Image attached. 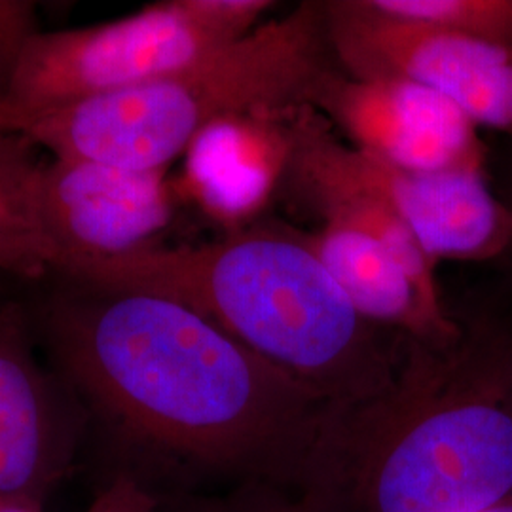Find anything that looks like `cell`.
Returning <instances> with one entry per match:
<instances>
[{
    "label": "cell",
    "mask_w": 512,
    "mask_h": 512,
    "mask_svg": "<svg viewBox=\"0 0 512 512\" xmlns=\"http://www.w3.org/2000/svg\"><path fill=\"white\" fill-rule=\"evenodd\" d=\"M387 16L512 46V0H370Z\"/></svg>",
    "instance_id": "5bb4252c"
},
{
    "label": "cell",
    "mask_w": 512,
    "mask_h": 512,
    "mask_svg": "<svg viewBox=\"0 0 512 512\" xmlns=\"http://www.w3.org/2000/svg\"><path fill=\"white\" fill-rule=\"evenodd\" d=\"M336 67L323 2H302L289 16L260 23L177 73L23 118L2 133H18L54 158L165 171L219 118L310 105L319 82Z\"/></svg>",
    "instance_id": "277c9868"
},
{
    "label": "cell",
    "mask_w": 512,
    "mask_h": 512,
    "mask_svg": "<svg viewBox=\"0 0 512 512\" xmlns=\"http://www.w3.org/2000/svg\"><path fill=\"white\" fill-rule=\"evenodd\" d=\"M40 35L33 2L0 0V71L6 80L33 38Z\"/></svg>",
    "instance_id": "9a60e30c"
},
{
    "label": "cell",
    "mask_w": 512,
    "mask_h": 512,
    "mask_svg": "<svg viewBox=\"0 0 512 512\" xmlns=\"http://www.w3.org/2000/svg\"><path fill=\"white\" fill-rule=\"evenodd\" d=\"M0 512H44V505L23 499H0Z\"/></svg>",
    "instance_id": "ac0fdd59"
},
{
    "label": "cell",
    "mask_w": 512,
    "mask_h": 512,
    "mask_svg": "<svg viewBox=\"0 0 512 512\" xmlns=\"http://www.w3.org/2000/svg\"><path fill=\"white\" fill-rule=\"evenodd\" d=\"M35 145L0 133V270L25 279L55 274L57 258L38 217L42 165Z\"/></svg>",
    "instance_id": "4fadbf2b"
},
{
    "label": "cell",
    "mask_w": 512,
    "mask_h": 512,
    "mask_svg": "<svg viewBox=\"0 0 512 512\" xmlns=\"http://www.w3.org/2000/svg\"><path fill=\"white\" fill-rule=\"evenodd\" d=\"M298 236L370 323L439 348L461 336L463 323L421 289L384 239L344 222H325L317 232Z\"/></svg>",
    "instance_id": "7c38bea8"
},
{
    "label": "cell",
    "mask_w": 512,
    "mask_h": 512,
    "mask_svg": "<svg viewBox=\"0 0 512 512\" xmlns=\"http://www.w3.org/2000/svg\"><path fill=\"white\" fill-rule=\"evenodd\" d=\"M311 109L366 154L418 173L482 169L476 126L452 101L403 80H361L332 69L311 95Z\"/></svg>",
    "instance_id": "30bf717a"
},
{
    "label": "cell",
    "mask_w": 512,
    "mask_h": 512,
    "mask_svg": "<svg viewBox=\"0 0 512 512\" xmlns=\"http://www.w3.org/2000/svg\"><path fill=\"white\" fill-rule=\"evenodd\" d=\"M283 114L219 118L202 129L183 154L177 192L228 234L249 228L247 222L281 186L289 152Z\"/></svg>",
    "instance_id": "8fae6325"
},
{
    "label": "cell",
    "mask_w": 512,
    "mask_h": 512,
    "mask_svg": "<svg viewBox=\"0 0 512 512\" xmlns=\"http://www.w3.org/2000/svg\"><path fill=\"white\" fill-rule=\"evenodd\" d=\"M272 8V0H167L126 18L40 33L8 78L0 133L177 73L253 33Z\"/></svg>",
    "instance_id": "5b68a950"
},
{
    "label": "cell",
    "mask_w": 512,
    "mask_h": 512,
    "mask_svg": "<svg viewBox=\"0 0 512 512\" xmlns=\"http://www.w3.org/2000/svg\"><path fill=\"white\" fill-rule=\"evenodd\" d=\"M281 120L289 145L281 186L289 192L332 190L368 198L404 222L433 262L512 253V213L484 169L418 173L385 164L342 143L310 105L285 112Z\"/></svg>",
    "instance_id": "8992f818"
},
{
    "label": "cell",
    "mask_w": 512,
    "mask_h": 512,
    "mask_svg": "<svg viewBox=\"0 0 512 512\" xmlns=\"http://www.w3.org/2000/svg\"><path fill=\"white\" fill-rule=\"evenodd\" d=\"M61 277L177 300L338 410L385 391L403 355L406 336L391 342L393 330L355 310L293 228L156 245Z\"/></svg>",
    "instance_id": "3957f363"
},
{
    "label": "cell",
    "mask_w": 512,
    "mask_h": 512,
    "mask_svg": "<svg viewBox=\"0 0 512 512\" xmlns=\"http://www.w3.org/2000/svg\"><path fill=\"white\" fill-rule=\"evenodd\" d=\"M59 279L37 340L126 459L302 486L336 406L177 300Z\"/></svg>",
    "instance_id": "6da1fadb"
},
{
    "label": "cell",
    "mask_w": 512,
    "mask_h": 512,
    "mask_svg": "<svg viewBox=\"0 0 512 512\" xmlns=\"http://www.w3.org/2000/svg\"><path fill=\"white\" fill-rule=\"evenodd\" d=\"M486 512H512V503H501V505H497L494 509Z\"/></svg>",
    "instance_id": "ffe728a7"
},
{
    "label": "cell",
    "mask_w": 512,
    "mask_h": 512,
    "mask_svg": "<svg viewBox=\"0 0 512 512\" xmlns=\"http://www.w3.org/2000/svg\"><path fill=\"white\" fill-rule=\"evenodd\" d=\"M497 196L501 198V202L509 207V211L512 213V147L509 158H507V167H505V183H503L501 190H497Z\"/></svg>",
    "instance_id": "d6986e66"
},
{
    "label": "cell",
    "mask_w": 512,
    "mask_h": 512,
    "mask_svg": "<svg viewBox=\"0 0 512 512\" xmlns=\"http://www.w3.org/2000/svg\"><path fill=\"white\" fill-rule=\"evenodd\" d=\"M86 512H162V505L147 484L116 471Z\"/></svg>",
    "instance_id": "2e32d148"
},
{
    "label": "cell",
    "mask_w": 512,
    "mask_h": 512,
    "mask_svg": "<svg viewBox=\"0 0 512 512\" xmlns=\"http://www.w3.org/2000/svg\"><path fill=\"white\" fill-rule=\"evenodd\" d=\"M165 171H135L78 158L42 165L38 217L54 249L55 275L156 247L175 211Z\"/></svg>",
    "instance_id": "ba28073f"
},
{
    "label": "cell",
    "mask_w": 512,
    "mask_h": 512,
    "mask_svg": "<svg viewBox=\"0 0 512 512\" xmlns=\"http://www.w3.org/2000/svg\"><path fill=\"white\" fill-rule=\"evenodd\" d=\"M33 317L0 302V499L44 505L73 469L88 414L38 361Z\"/></svg>",
    "instance_id": "9c48e42d"
},
{
    "label": "cell",
    "mask_w": 512,
    "mask_h": 512,
    "mask_svg": "<svg viewBox=\"0 0 512 512\" xmlns=\"http://www.w3.org/2000/svg\"><path fill=\"white\" fill-rule=\"evenodd\" d=\"M162 512H291V507L287 503L272 505V499L262 497V488H256L226 499H196L173 509L162 507Z\"/></svg>",
    "instance_id": "e0dca14e"
},
{
    "label": "cell",
    "mask_w": 512,
    "mask_h": 512,
    "mask_svg": "<svg viewBox=\"0 0 512 512\" xmlns=\"http://www.w3.org/2000/svg\"><path fill=\"white\" fill-rule=\"evenodd\" d=\"M6 84H8V80H6V74L0 71V101H2V97H4V92H6Z\"/></svg>",
    "instance_id": "44dd1931"
},
{
    "label": "cell",
    "mask_w": 512,
    "mask_h": 512,
    "mask_svg": "<svg viewBox=\"0 0 512 512\" xmlns=\"http://www.w3.org/2000/svg\"><path fill=\"white\" fill-rule=\"evenodd\" d=\"M512 494V342L404 340L395 380L336 410L293 512H486Z\"/></svg>",
    "instance_id": "7a4b0ae2"
},
{
    "label": "cell",
    "mask_w": 512,
    "mask_h": 512,
    "mask_svg": "<svg viewBox=\"0 0 512 512\" xmlns=\"http://www.w3.org/2000/svg\"><path fill=\"white\" fill-rule=\"evenodd\" d=\"M323 10L344 73L427 88L512 139V46L393 18L370 0H325Z\"/></svg>",
    "instance_id": "52a82bcc"
}]
</instances>
